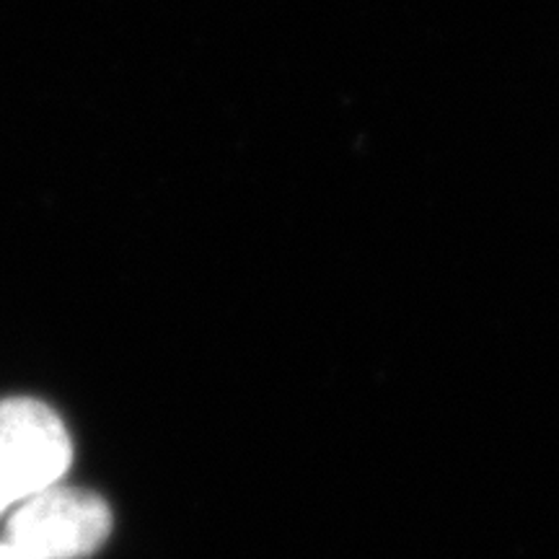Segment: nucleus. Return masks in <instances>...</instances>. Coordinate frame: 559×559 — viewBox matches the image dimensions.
<instances>
[{
    "mask_svg": "<svg viewBox=\"0 0 559 559\" xmlns=\"http://www.w3.org/2000/svg\"><path fill=\"white\" fill-rule=\"evenodd\" d=\"M70 459L66 425L47 404L26 396L0 402V513L52 487Z\"/></svg>",
    "mask_w": 559,
    "mask_h": 559,
    "instance_id": "obj_1",
    "label": "nucleus"
},
{
    "mask_svg": "<svg viewBox=\"0 0 559 559\" xmlns=\"http://www.w3.org/2000/svg\"><path fill=\"white\" fill-rule=\"evenodd\" d=\"M111 510L79 487H47L24 500L5 526V542L32 559H83L107 542Z\"/></svg>",
    "mask_w": 559,
    "mask_h": 559,
    "instance_id": "obj_2",
    "label": "nucleus"
},
{
    "mask_svg": "<svg viewBox=\"0 0 559 559\" xmlns=\"http://www.w3.org/2000/svg\"><path fill=\"white\" fill-rule=\"evenodd\" d=\"M0 559H32V557L24 555V551L16 549L9 542H0Z\"/></svg>",
    "mask_w": 559,
    "mask_h": 559,
    "instance_id": "obj_3",
    "label": "nucleus"
}]
</instances>
